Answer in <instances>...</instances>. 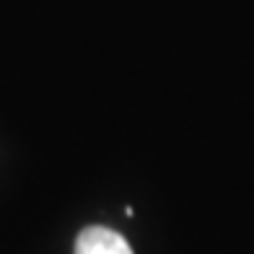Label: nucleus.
I'll return each mask as SVG.
<instances>
[{
	"label": "nucleus",
	"mask_w": 254,
	"mask_h": 254,
	"mask_svg": "<svg viewBox=\"0 0 254 254\" xmlns=\"http://www.w3.org/2000/svg\"><path fill=\"white\" fill-rule=\"evenodd\" d=\"M75 254H132V249L117 231L88 226L75 239Z\"/></svg>",
	"instance_id": "1"
}]
</instances>
